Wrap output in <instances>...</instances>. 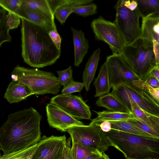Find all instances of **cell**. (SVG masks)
Instances as JSON below:
<instances>
[{
	"mask_svg": "<svg viewBox=\"0 0 159 159\" xmlns=\"http://www.w3.org/2000/svg\"><path fill=\"white\" fill-rule=\"evenodd\" d=\"M42 118L32 107L10 114L0 127V149L3 154L37 144L41 137L40 124Z\"/></svg>",
	"mask_w": 159,
	"mask_h": 159,
	"instance_id": "1",
	"label": "cell"
},
{
	"mask_svg": "<svg viewBox=\"0 0 159 159\" xmlns=\"http://www.w3.org/2000/svg\"><path fill=\"white\" fill-rule=\"evenodd\" d=\"M21 56L24 62L35 68L55 63L61 55L47 32L41 27L20 18Z\"/></svg>",
	"mask_w": 159,
	"mask_h": 159,
	"instance_id": "2",
	"label": "cell"
},
{
	"mask_svg": "<svg viewBox=\"0 0 159 159\" xmlns=\"http://www.w3.org/2000/svg\"><path fill=\"white\" fill-rule=\"evenodd\" d=\"M105 133L110 146L122 152L125 158L159 159V139L113 129Z\"/></svg>",
	"mask_w": 159,
	"mask_h": 159,
	"instance_id": "3",
	"label": "cell"
},
{
	"mask_svg": "<svg viewBox=\"0 0 159 159\" xmlns=\"http://www.w3.org/2000/svg\"><path fill=\"white\" fill-rule=\"evenodd\" d=\"M12 81L28 87L34 94H57L61 87L58 78L52 73L17 65L11 72Z\"/></svg>",
	"mask_w": 159,
	"mask_h": 159,
	"instance_id": "4",
	"label": "cell"
},
{
	"mask_svg": "<svg viewBox=\"0 0 159 159\" xmlns=\"http://www.w3.org/2000/svg\"><path fill=\"white\" fill-rule=\"evenodd\" d=\"M132 71L141 79L145 80L151 71L159 66L153 48L143 43L139 38L125 46L120 53Z\"/></svg>",
	"mask_w": 159,
	"mask_h": 159,
	"instance_id": "5",
	"label": "cell"
},
{
	"mask_svg": "<svg viewBox=\"0 0 159 159\" xmlns=\"http://www.w3.org/2000/svg\"><path fill=\"white\" fill-rule=\"evenodd\" d=\"M116 10L114 23L122 38L125 46L130 44L140 36L139 20L142 16L138 7L131 11L126 7L124 0H119L115 6Z\"/></svg>",
	"mask_w": 159,
	"mask_h": 159,
	"instance_id": "6",
	"label": "cell"
},
{
	"mask_svg": "<svg viewBox=\"0 0 159 159\" xmlns=\"http://www.w3.org/2000/svg\"><path fill=\"white\" fill-rule=\"evenodd\" d=\"M72 143H76L96 150L102 154L110 146L105 133L98 124L90 123L89 125L75 126L68 129Z\"/></svg>",
	"mask_w": 159,
	"mask_h": 159,
	"instance_id": "7",
	"label": "cell"
},
{
	"mask_svg": "<svg viewBox=\"0 0 159 159\" xmlns=\"http://www.w3.org/2000/svg\"><path fill=\"white\" fill-rule=\"evenodd\" d=\"M112 88L111 93L125 106L129 101H132L145 111L159 116V103L148 90L126 84H122Z\"/></svg>",
	"mask_w": 159,
	"mask_h": 159,
	"instance_id": "8",
	"label": "cell"
},
{
	"mask_svg": "<svg viewBox=\"0 0 159 159\" xmlns=\"http://www.w3.org/2000/svg\"><path fill=\"white\" fill-rule=\"evenodd\" d=\"M90 25L95 39L107 43L113 53H120L125 45L114 22L107 20L100 16L93 20Z\"/></svg>",
	"mask_w": 159,
	"mask_h": 159,
	"instance_id": "9",
	"label": "cell"
},
{
	"mask_svg": "<svg viewBox=\"0 0 159 159\" xmlns=\"http://www.w3.org/2000/svg\"><path fill=\"white\" fill-rule=\"evenodd\" d=\"M105 63L111 88L122 84L134 85L133 81L140 79L129 66L120 53H113L107 56Z\"/></svg>",
	"mask_w": 159,
	"mask_h": 159,
	"instance_id": "10",
	"label": "cell"
},
{
	"mask_svg": "<svg viewBox=\"0 0 159 159\" xmlns=\"http://www.w3.org/2000/svg\"><path fill=\"white\" fill-rule=\"evenodd\" d=\"M50 103L57 105L78 120L91 119L90 107L81 96L60 94L51 98Z\"/></svg>",
	"mask_w": 159,
	"mask_h": 159,
	"instance_id": "11",
	"label": "cell"
},
{
	"mask_svg": "<svg viewBox=\"0 0 159 159\" xmlns=\"http://www.w3.org/2000/svg\"><path fill=\"white\" fill-rule=\"evenodd\" d=\"M65 135L41 137L30 159H60L66 145Z\"/></svg>",
	"mask_w": 159,
	"mask_h": 159,
	"instance_id": "12",
	"label": "cell"
},
{
	"mask_svg": "<svg viewBox=\"0 0 159 159\" xmlns=\"http://www.w3.org/2000/svg\"><path fill=\"white\" fill-rule=\"evenodd\" d=\"M142 18L140 38L144 44L153 48L159 60V14L152 13Z\"/></svg>",
	"mask_w": 159,
	"mask_h": 159,
	"instance_id": "13",
	"label": "cell"
},
{
	"mask_svg": "<svg viewBox=\"0 0 159 159\" xmlns=\"http://www.w3.org/2000/svg\"><path fill=\"white\" fill-rule=\"evenodd\" d=\"M47 120L50 126L62 132L70 127L84 125L78 120L54 104L49 103L46 106Z\"/></svg>",
	"mask_w": 159,
	"mask_h": 159,
	"instance_id": "14",
	"label": "cell"
},
{
	"mask_svg": "<svg viewBox=\"0 0 159 159\" xmlns=\"http://www.w3.org/2000/svg\"><path fill=\"white\" fill-rule=\"evenodd\" d=\"M20 18L28 20L42 27L47 32L57 28L55 21L40 11L21 6L15 13Z\"/></svg>",
	"mask_w": 159,
	"mask_h": 159,
	"instance_id": "15",
	"label": "cell"
},
{
	"mask_svg": "<svg viewBox=\"0 0 159 159\" xmlns=\"http://www.w3.org/2000/svg\"><path fill=\"white\" fill-rule=\"evenodd\" d=\"M71 30L74 47V65L79 67L88 53L89 47V40L85 38L84 33L81 30L72 27Z\"/></svg>",
	"mask_w": 159,
	"mask_h": 159,
	"instance_id": "16",
	"label": "cell"
},
{
	"mask_svg": "<svg viewBox=\"0 0 159 159\" xmlns=\"http://www.w3.org/2000/svg\"><path fill=\"white\" fill-rule=\"evenodd\" d=\"M34 94L26 85L12 81L7 89L4 98L10 103L18 102Z\"/></svg>",
	"mask_w": 159,
	"mask_h": 159,
	"instance_id": "17",
	"label": "cell"
},
{
	"mask_svg": "<svg viewBox=\"0 0 159 159\" xmlns=\"http://www.w3.org/2000/svg\"><path fill=\"white\" fill-rule=\"evenodd\" d=\"M125 106L134 117L139 119L159 134V116L145 111L132 101H129Z\"/></svg>",
	"mask_w": 159,
	"mask_h": 159,
	"instance_id": "18",
	"label": "cell"
},
{
	"mask_svg": "<svg viewBox=\"0 0 159 159\" xmlns=\"http://www.w3.org/2000/svg\"><path fill=\"white\" fill-rule=\"evenodd\" d=\"M101 49L95 50L89 58L83 73V83L86 91H89L90 85L93 81L100 59Z\"/></svg>",
	"mask_w": 159,
	"mask_h": 159,
	"instance_id": "19",
	"label": "cell"
},
{
	"mask_svg": "<svg viewBox=\"0 0 159 159\" xmlns=\"http://www.w3.org/2000/svg\"><path fill=\"white\" fill-rule=\"evenodd\" d=\"M95 104L98 107L106 108L108 111L132 113L120 101L111 93L100 96Z\"/></svg>",
	"mask_w": 159,
	"mask_h": 159,
	"instance_id": "20",
	"label": "cell"
},
{
	"mask_svg": "<svg viewBox=\"0 0 159 159\" xmlns=\"http://www.w3.org/2000/svg\"><path fill=\"white\" fill-rule=\"evenodd\" d=\"M93 85L96 91L94 97L109 93L111 88L109 84L107 68L105 62L101 65L98 76L93 82Z\"/></svg>",
	"mask_w": 159,
	"mask_h": 159,
	"instance_id": "21",
	"label": "cell"
},
{
	"mask_svg": "<svg viewBox=\"0 0 159 159\" xmlns=\"http://www.w3.org/2000/svg\"><path fill=\"white\" fill-rule=\"evenodd\" d=\"M108 121L111 124V129L136 135L157 139L125 120Z\"/></svg>",
	"mask_w": 159,
	"mask_h": 159,
	"instance_id": "22",
	"label": "cell"
},
{
	"mask_svg": "<svg viewBox=\"0 0 159 159\" xmlns=\"http://www.w3.org/2000/svg\"><path fill=\"white\" fill-rule=\"evenodd\" d=\"M36 10L54 21V13L49 0H21V5Z\"/></svg>",
	"mask_w": 159,
	"mask_h": 159,
	"instance_id": "23",
	"label": "cell"
},
{
	"mask_svg": "<svg viewBox=\"0 0 159 159\" xmlns=\"http://www.w3.org/2000/svg\"><path fill=\"white\" fill-rule=\"evenodd\" d=\"M98 115L96 118L93 119L91 123H100L103 121H113L126 120L134 117L131 113L114 112L107 111H96Z\"/></svg>",
	"mask_w": 159,
	"mask_h": 159,
	"instance_id": "24",
	"label": "cell"
},
{
	"mask_svg": "<svg viewBox=\"0 0 159 159\" xmlns=\"http://www.w3.org/2000/svg\"><path fill=\"white\" fill-rule=\"evenodd\" d=\"M136 1L142 17L152 13L159 14V0H137Z\"/></svg>",
	"mask_w": 159,
	"mask_h": 159,
	"instance_id": "25",
	"label": "cell"
},
{
	"mask_svg": "<svg viewBox=\"0 0 159 159\" xmlns=\"http://www.w3.org/2000/svg\"><path fill=\"white\" fill-rule=\"evenodd\" d=\"M70 152L72 159H84L92 154L99 152L76 143H72Z\"/></svg>",
	"mask_w": 159,
	"mask_h": 159,
	"instance_id": "26",
	"label": "cell"
},
{
	"mask_svg": "<svg viewBox=\"0 0 159 159\" xmlns=\"http://www.w3.org/2000/svg\"><path fill=\"white\" fill-rule=\"evenodd\" d=\"M37 143L26 148L3 154L0 159H30L37 148Z\"/></svg>",
	"mask_w": 159,
	"mask_h": 159,
	"instance_id": "27",
	"label": "cell"
},
{
	"mask_svg": "<svg viewBox=\"0 0 159 159\" xmlns=\"http://www.w3.org/2000/svg\"><path fill=\"white\" fill-rule=\"evenodd\" d=\"M6 11L0 8V47L4 43L10 42L11 40L6 23Z\"/></svg>",
	"mask_w": 159,
	"mask_h": 159,
	"instance_id": "28",
	"label": "cell"
},
{
	"mask_svg": "<svg viewBox=\"0 0 159 159\" xmlns=\"http://www.w3.org/2000/svg\"><path fill=\"white\" fill-rule=\"evenodd\" d=\"M72 13L84 17L94 15L97 13V5L94 3L73 7Z\"/></svg>",
	"mask_w": 159,
	"mask_h": 159,
	"instance_id": "29",
	"label": "cell"
},
{
	"mask_svg": "<svg viewBox=\"0 0 159 159\" xmlns=\"http://www.w3.org/2000/svg\"><path fill=\"white\" fill-rule=\"evenodd\" d=\"M73 6L69 5L59 7L54 13V17L62 25L64 24L69 16L72 13Z\"/></svg>",
	"mask_w": 159,
	"mask_h": 159,
	"instance_id": "30",
	"label": "cell"
},
{
	"mask_svg": "<svg viewBox=\"0 0 159 159\" xmlns=\"http://www.w3.org/2000/svg\"><path fill=\"white\" fill-rule=\"evenodd\" d=\"M21 5V0H0V7L8 12L15 13Z\"/></svg>",
	"mask_w": 159,
	"mask_h": 159,
	"instance_id": "31",
	"label": "cell"
},
{
	"mask_svg": "<svg viewBox=\"0 0 159 159\" xmlns=\"http://www.w3.org/2000/svg\"><path fill=\"white\" fill-rule=\"evenodd\" d=\"M125 120L134 125L145 132L154 136L156 138L159 139V134L138 118L134 117V118Z\"/></svg>",
	"mask_w": 159,
	"mask_h": 159,
	"instance_id": "32",
	"label": "cell"
},
{
	"mask_svg": "<svg viewBox=\"0 0 159 159\" xmlns=\"http://www.w3.org/2000/svg\"><path fill=\"white\" fill-rule=\"evenodd\" d=\"M72 71L71 66L65 70L57 71L58 74V78L61 86L64 87L74 80L72 77Z\"/></svg>",
	"mask_w": 159,
	"mask_h": 159,
	"instance_id": "33",
	"label": "cell"
},
{
	"mask_svg": "<svg viewBox=\"0 0 159 159\" xmlns=\"http://www.w3.org/2000/svg\"><path fill=\"white\" fill-rule=\"evenodd\" d=\"M84 87V85L83 83L75 81L73 80L63 87L61 93L62 94H66L80 92Z\"/></svg>",
	"mask_w": 159,
	"mask_h": 159,
	"instance_id": "34",
	"label": "cell"
},
{
	"mask_svg": "<svg viewBox=\"0 0 159 159\" xmlns=\"http://www.w3.org/2000/svg\"><path fill=\"white\" fill-rule=\"evenodd\" d=\"M132 84L138 88L148 90L153 98H156L158 96L159 88L154 89L151 87L146 83L145 80L139 79L133 81Z\"/></svg>",
	"mask_w": 159,
	"mask_h": 159,
	"instance_id": "35",
	"label": "cell"
},
{
	"mask_svg": "<svg viewBox=\"0 0 159 159\" xmlns=\"http://www.w3.org/2000/svg\"><path fill=\"white\" fill-rule=\"evenodd\" d=\"M6 20L7 27L9 30L17 28L21 21L19 16L11 12H8L7 14Z\"/></svg>",
	"mask_w": 159,
	"mask_h": 159,
	"instance_id": "36",
	"label": "cell"
},
{
	"mask_svg": "<svg viewBox=\"0 0 159 159\" xmlns=\"http://www.w3.org/2000/svg\"><path fill=\"white\" fill-rule=\"evenodd\" d=\"M48 34L51 39L57 48L59 50H61V39L57 30H50Z\"/></svg>",
	"mask_w": 159,
	"mask_h": 159,
	"instance_id": "37",
	"label": "cell"
},
{
	"mask_svg": "<svg viewBox=\"0 0 159 159\" xmlns=\"http://www.w3.org/2000/svg\"><path fill=\"white\" fill-rule=\"evenodd\" d=\"M71 138L66 139V144L60 159H72L71 153Z\"/></svg>",
	"mask_w": 159,
	"mask_h": 159,
	"instance_id": "38",
	"label": "cell"
},
{
	"mask_svg": "<svg viewBox=\"0 0 159 159\" xmlns=\"http://www.w3.org/2000/svg\"><path fill=\"white\" fill-rule=\"evenodd\" d=\"M145 80L146 83L151 87L154 89L159 88V81L151 74Z\"/></svg>",
	"mask_w": 159,
	"mask_h": 159,
	"instance_id": "39",
	"label": "cell"
},
{
	"mask_svg": "<svg viewBox=\"0 0 159 159\" xmlns=\"http://www.w3.org/2000/svg\"><path fill=\"white\" fill-rule=\"evenodd\" d=\"M97 124H98L101 130L104 132H108L111 129V124L109 121H103L100 123Z\"/></svg>",
	"mask_w": 159,
	"mask_h": 159,
	"instance_id": "40",
	"label": "cell"
},
{
	"mask_svg": "<svg viewBox=\"0 0 159 159\" xmlns=\"http://www.w3.org/2000/svg\"><path fill=\"white\" fill-rule=\"evenodd\" d=\"M125 6L130 10L133 11L138 7V3L136 0H124Z\"/></svg>",
	"mask_w": 159,
	"mask_h": 159,
	"instance_id": "41",
	"label": "cell"
},
{
	"mask_svg": "<svg viewBox=\"0 0 159 159\" xmlns=\"http://www.w3.org/2000/svg\"><path fill=\"white\" fill-rule=\"evenodd\" d=\"M102 154L99 152L92 154L84 159H102Z\"/></svg>",
	"mask_w": 159,
	"mask_h": 159,
	"instance_id": "42",
	"label": "cell"
},
{
	"mask_svg": "<svg viewBox=\"0 0 159 159\" xmlns=\"http://www.w3.org/2000/svg\"><path fill=\"white\" fill-rule=\"evenodd\" d=\"M150 74L154 77L159 81V66L154 68L151 71Z\"/></svg>",
	"mask_w": 159,
	"mask_h": 159,
	"instance_id": "43",
	"label": "cell"
},
{
	"mask_svg": "<svg viewBox=\"0 0 159 159\" xmlns=\"http://www.w3.org/2000/svg\"><path fill=\"white\" fill-rule=\"evenodd\" d=\"M102 159H110L108 156L105 153L102 154Z\"/></svg>",
	"mask_w": 159,
	"mask_h": 159,
	"instance_id": "44",
	"label": "cell"
},
{
	"mask_svg": "<svg viewBox=\"0 0 159 159\" xmlns=\"http://www.w3.org/2000/svg\"><path fill=\"white\" fill-rule=\"evenodd\" d=\"M126 159H152V158H143V159H135L131 158H126Z\"/></svg>",
	"mask_w": 159,
	"mask_h": 159,
	"instance_id": "45",
	"label": "cell"
},
{
	"mask_svg": "<svg viewBox=\"0 0 159 159\" xmlns=\"http://www.w3.org/2000/svg\"><path fill=\"white\" fill-rule=\"evenodd\" d=\"M0 157H1V155H0Z\"/></svg>",
	"mask_w": 159,
	"mask_h": 159,
	"instance_id": "46",
	"label": "cell"
}]
</instances>
